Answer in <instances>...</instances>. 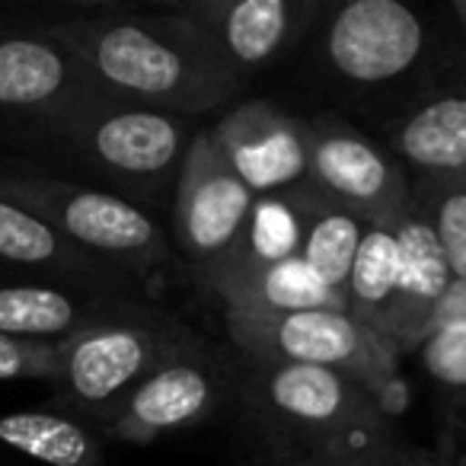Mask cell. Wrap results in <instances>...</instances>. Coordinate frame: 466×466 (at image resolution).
<instances>
[{
    "label": "cell",
    "instance_id": "cell-1",
    "mask_svg": "<svg viewBox=\"0 0 466 466\" xmlns=\"http://www.w3.org/2000/svg\"><path fill=\"white\" fill-rule=\"evenodd\" d=\"M298 61L307 80L329 99L326 109L358 112L368 128L466 71L444 7L406 0L326 4Z\"/></svg>",
    "mask_w": 466,
    "mask_h": 466
},
{
    "label": "cell",
    "instance_id": "cell-2",
    "mask_svg": "<svg viewBox=\"0 0 466 466\" xmlns=\"http://www.w3.org/2000/svg\"><path fill=\"white\" fill-rule=\"evenodd\" d=\"M39 20L77 58L93 90L116 103L205 122L247 93L211 42L169 4L77 7Z\"/></svg>",
    "mask_w": 466,
    "mask_h": 466
},
{
    "label": "cell",
    "instance_id": "cell-3",
    "mask_svg": "<svg viewBox=\"0 0 466 466\" xmlns=\"http://www.w3.org/2000/svg\"><path fill=\"white\" fill-rule=\"evenodd\" d=\"M201 125L99 96L61 118L0 137L33 154L39 167L122 195L169 224L176 182Z\"/></svg>",
    "mask_w": 466,
    "mask_h": 466
},
{
    "label": "cell",
    "instance_id": "cell-4",
    "mask_svg": "<svg viewBox=\"0 0 466 466\" xmlns=\"http://www.w3.org/2000/svg\"><path fill=\"white\" fill-rule=\"evenodd\" d=\"M233 409L259 441L266 466H285L396 428L374 390L355 377L247 358H240Z\"/></svg>",
    "mask_w": 466,
    "mask_h": 466
},
{
    "label": "cell",
    "instance_id": "cell-5",
    "mask_svg": "<svg viewBox=\"0 0 466 466\" xmlns=\"http://www.w3.org/2000/svg\"><path fill=\"white\" fill-rule=\"evenodd\" d=\"M0 198L33 211L86 256L131 279L157 300L179 262L169 224L135 201L106 188L74 182L33 160H0Z\"/></svg>",
    "mask_w": 466,
    "mask_h": 466
},
{
    "label": "cell",
    "instance_id": "cell-6",
    "mask_svg": "<svg viewBox=\"0 0 466 466\" xmlns=\"http://www.w3.org/2000/svg\"><path fill=\"white\" fill-rule=\"evenodd\" d=\"M198 339V329L157 300L90 326L61 345V374L55 380L61 406L103 428L144 377Z\"/></svg>",
    "mask_w": 466,
    "mask_h": 466
},
{
    "label": "cell",
    "instance_id": "cell-7",
    "mask_svg": "<svg viewBox=\"0 0 466 466\" xmlns=\"http://www.w3.org/2000/svg\"><path fill=\"white\" fill-rule=\"evenodd\" d=\"M227 345L247 361L300 364L355 377L396 415L406 402L400 355L349 310L224 313Z\"/></svg>",
    "mask_w": 466,
    "mask_h": 466
},
{
    "label": "cell",
    "instance_id": "cell-8",
    "mask_svg": "<svg viewBox=\"0 0 466 466\" xmlns=\"http://www.w3.org/2000/svg\"><path fill=\"white\" fill-rule=\"evenodd\" d=\"M237 383L240 355L227 342L201 336L144 377L99 431L125 444H154L230 409Z\"/></svg>",
    "mask_w": 466,
    "mask_h": 466
},
{
    "label": "cell",
    "instance_id": "cell-9",
    "mask_svg": "<svg viewBox=\"0 0 466 466\" xmlns=\"http://www.w3.org/2000/svg\"><path fill=\"white\" fill-rule=\"evenodd\" d=\"M307 182L319 198L361 218L393 224L412 205V179L396 154L351 116L332 109L304 112Z\"/></svg>",
    "mask_w": 466,
    "mask_h": 466
},
{
    "label": "cell",
    "instance_id": "cell-10",
    "mask_svg": "<svg viewBox=\"0 0 466 466\" xmlns=\"http://www.w3.org/2000/svg\"><path fill=\"white\" fill-rule=\"evenodd\" d=\"M249 205V188L220 160L201 125L169 205V240L182 279L205 291L240 240Z\"/></svg>",
    "mask_w": 466,
    "mask_h": 466
},
{
    "label": "cell",
    "instance_id": "cell-11",
    "mask_svg": "<svg viewBox=\"0 0 466 466\" xmlns=\"http://www.w3.org/2000/svg\"><path fill=\"white\" fill-rule=\"evenodd\" d=\"M99 99L71 52L39 16L0 14V135L52 122Z\"/></svg>",
    "mask_w": 466,
    "mask_h": 466
},
{
    "label": "cell",
    "instance_id": "cell-12",
    "mask_svg": "<svg viewBox=\"0 0 466 466\" xmlns=\"http://www.w3.org/2000/svg\"><path fill=\"white\" fill-rule=\"evenodd\" d=\"M326 0H173L243 84L298 61Z\"/></svg>",
    "mask_w": 466,
    "mask_h": 466
},
{
    "label": "cell",
    "instance_id": "cell-13",
    "mask_svg": "<svg viewBox=\"0 0 466 466\" xmlns=\"http://www.w3.org/2000/svg\"><path fill=\"white\" fill-rule=\"evenodd\" d=\"M205 131L253 198L291 192L307 182L304 112H291L266 96H243L205 122Z\"/></svg>",
    "mask_w": 466,
    "mask_h": 466
},
{
    "label": "cell",
    "instance_id": "cell-14",
    "mask_svg": "<svg viewBox=\"0 0 466 466\" xmlns=\"http://www.w3.org/2000/svg\"><path fill=\"white\" fill-rule=\"evenodd\" d=\"M377 137L406 167L412 188L466 176V71L374 125Z\"/></svg>",
    "mask_w": 466,
    "mask_h": 466
},
{
    "label": "cell",
    "instance_id": "cell-15",
    "mask_svg": "<svg viewBox=\"0 0 466 466\" xmlns=\"http://www.w3.org/2000/svg\"><path fill=\"white\" fill-rule=\"evenodd\" d=\"M144 300L150 298L46 279L7 281L0 285V336L35 345H65L77 332L106 323Z\"/></svg>",
    "mask_w": 466,
    "mask_h": 466
},
{
    "label": "cell",
    "instance_id": "cell-16",
    "mask_svg": "<svg viewBox=\"0 0 466 466\" xmlns=\"http://www.w3.org/2000/svg\"><path fill=\"white\" fill-rule=\"evenodd\" d=\"M396 237H400V288H396L387 345L400 358H406L438 319L441 304L453 288V275L415 198L396 220Z\"/></svg>",
    "mask_w": 466,
    "mask_h": 466
},
{
    "label": "cell",
    "instance_id": "cell-17",
    "mask_svg": "<svg viewBox=\"0 0 466 466\" xmlns=\"http://www.w3.org/2000/svg\"><path fill=\"white\" fill-rule=\"evenodd\" d=\"M0 262L23 268L33 279L147 298L131 279L86 256L84 249L67 243L55 227L7 198H0Z\"/></svg>",
    "mask_w": 466,
    "mask_h": 466
},
{
    "label": "cell",
    "instance_id": "cell-18",
    "mask_svg": "<svg viewBox=\"0 0 466 466\" xmlns=\"http://www.w3.org/2000/svg\"><path fill=\"white\" fill-rule=\"evenodd\" d=\"M220 313H298V310H345V300L319 281V275L300 256L224 275L208 285Z\"/></svg>",
    "mask_w": 466,
    "mask_h": 466
},
{
    "label": "cell",
    "instance_id": "cell-19",
    "mask_svg": "<svg viewBox=\"0 0 466 466\" xmlns=\"http://www.w3.org/2000/svg\"><path fill=\"white\" fill-rule=\"evenodd\" d=\"M0 444L46 466H106V438L96 425L71 412L0 415Z\"/></svg>",
    "mask_w": 466,
    "mask_h": 466
},
{
    "label": "cell",
    "instance_id": "cell-20",
    "mask_svg": "<svg viewBox=\"0 0 466 466\" xmlns=\"http://www.w3.org/2000/svg\"><path fill=\"white\" fill-rule=\"evenodd\" d=\"M307 201H310V188L307 186H298V188H291V192L259 195V198H253L240 240H237L230 259L224 262V268H220L214 279L253 272V268L300 256L304 227H307ZM211 281H208V285H211Z\"/></svg>",
    "mask_w": 466,
    "mask_h": 466
},
{
    "label": "cell",
    "instance_id": "cell-21",
    "mask_svg": "<svg viewBox=\"0 0 466 466\" xmlns=\"http://www.w3.org/2000/svg\"><path fill=\"white\" fill-rule=\"evenodd\" d=\"M400 220V218H396ZM393 224H370L351 262L345 281V310L387 342L390 317H393L396 288H400V237Z\"/></svg>",
    "mask_w": 466,
    "mask_h": 466
},
{
    "label": "cell",
    "instance_id": "cell-22",
    "mask_svg": "<svg viewBox=\"0 0 466 466\" xmlns=\"http://www.w3.org/2000/svg\"><path fill=\"white\" fill-rule=\"evenodd\" d=\"M310 188V186H307ZM370 224L355 218L351 211L339 205H329L310 188V201H307V227H304V247H300V259L319 275L323 285L342 298L345 281H349L351 262L361 247V237Z\"/></svg>",
    "mask_w": 466,
    "mask_h": 466
},
{
    "label": "cell",
    "instance_id": "cell-23",
    "mask_svg": "<svg viewBox=\"0 0 466 466\" xmlns=\"http://www.w3.org/2000/svg\"><path fill=\"white\" fill-rule=\"evenodd\" d=\"M412 355L447 415V431L466 434V323L434 319Z\"/></svg>",
    "mask_w": 466,
    "mask_h": 466
},
{
    "label": "cell",
    "instance_id": "cell-24",
    "mask_svg": "<svg viewBox=\"0 0 466 466\" xmlns=\"http://www.w3.org/2000/svg\"><path fill=\"white\" fill-rule=\"evenodd\" d=\"M415 205L431 224L438 247L451 266L453 281L466 285V176L451 182L412 188Z\"/></svg>",
    "mask_w": 466,
    "mask_h": 466
},
{
    "label": "cell",
    "instance_id": "cell-25",
    "mask_svg": "<svg viewBox=\"0 0 466 466\" xmlns=\"http://www.w3.org/2000/svg\"><path fill=\"white\" fill-rule=\"evenodd\" d=\"M285 466H438V451L412 444L402 438L400 428H390L383 434L349 441Z\"/></svg>",
    "mask_w": 466,
    "mask_h": 466
},
{
    "label": "cell",
    "instance_id": "cell-26",
    "mask_svg": "<svg viewBox=\"0 0 466 466\" xmlns=\"http://www.w3.org/2000/svg\"><path fill=\"white\" fill-rule=\"evenodd\" d=\"M61 374V345L16 342L0 336V383L14 380H42L52 383Z\"/></svg>",
    "mask_w": 466,
    "mask_h": 466
},
{
    "label": "cell",
    "instance_id": "cell-27",
    "mask_svg": "<svg viewBox=\"0 0 466 466\" xmlns=\"http://www.w3.org/2000/svg\"><path fill=\"white\" fill-rule=\"evenodd\" d=\"M438 319H460L466 323V285L463 281H453V288L447 291L444 304L438 310Z\"/></svg>",
    "mask_w": 466,
    "mask_h": 466
},
{
    "label": "cell",
    "instance_id": "cell-28",
    "mask_svg": "<svg viewBox=\"0 0 466 466\" xmlns=\"http://www.w3.org/2000/svg\"><path fill=\"white\" fill-rule=\"evenodd\" d=\"M438 466H466L463 434H457V431L444 434V444H441V451H438Z\"/></svg>",
    "mask_w": 466,
    "mask_h": 466
},
{
    "label": "cell",
    "instance_id": "cell-29",
    "mask_svg": "<svg viewBox=\"0 0 466 466\" xmlns=\"http://www.w3.org/2000/svg\"><path fill=\"white\" fill-rule=\"evenodd\" d=\"M444 14L453 26V35H457L460 48H463V58H466V0H453V4H444Z\"/></svg>",
    "mask_w": 466,
    "mask_h": 466
}]
</instances>
